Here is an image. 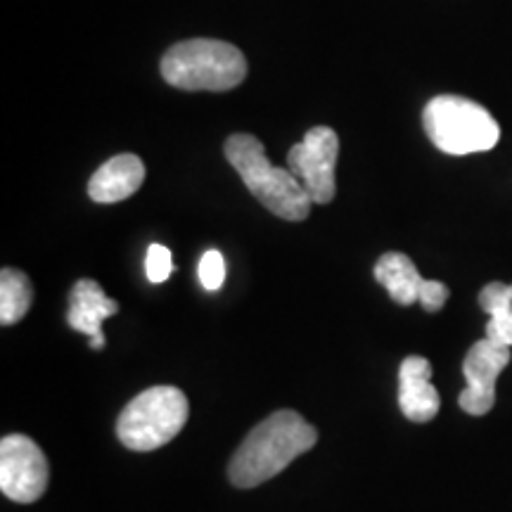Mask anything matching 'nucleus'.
I'll return each mask as SVG.
<instances>
[{
  "label": "nucleus",
  "instance_id": "1",
  "mask_svg": "<svg viewBox=\"0 0 512 512\" xmlns=\"http://www.w3.org/2000/svg\"><path fill=\"white\" fill-rule=\"evenodd\" d=\"M316 441V427H311L299 413L278 411L268 415L247 434L238 453L230 460V482L238 489L264 484L280 475L302 453L311 451Z\"/></svg>",
  "mask_w": 512,
  "mask_h": 512
},
{
  "label": "nucleus",
  "instance_id": "2",
  "mask_svg": "<svg viewBox=\"0 0 512 512\" xmlns=\"http://www.w3.org/2000/svg\"><path fill=\"white\" fill-rule=\"evenodd\" d=\"M226 159L245 181L249 192L271 214L285 221H304L311 214V197L290 169L273 166L266 157V147L256 136L235 133L226 140Z\"/></svg>",
  "mask_w": 512,
  "mask_h": 512
},
{
  "label": "nucleus",
  "instance_id": "3",
  "mask_svg": "<svg viewBox=\"0 0 512 512\" xmlns=\"http://www.w3.org/2000/svg\"><path fill=\"white\" fill-rule=\"evenodd\" d=\"M162 76L181 91L226 93L247 76V60L240 48L216 38H192L176 43L162 57Z\"/></svg>",
  "mask_w": 512,
  "mask_h": 512
},
{
  "label": "nucleus",
  "instance_id": "4",
  "mask_svg": "<svg viewBox=\"0 0 512 512\" xmlns=\"http://www.w3.org/2000/svg\"><path fill=\"white\" fill-rule=\"evenodd\" d=\"M422 124L441 152L456 157L494 150L501 138V126L491 112L460 95H439L427 102Z\"/></svg>",
  "mask_w": 512,
  "mask_h": 512
},
{
  "label": "nucleus",
  "instance_id": "5",
  "mask_svg": "<svg viewBox=\"0 0 512 512\" xmlns=\"http://www.w3.org/2000/svg\"><path fill=\"white\" fill-rule=\"evenodd\" d=\"M188 415L190 403L181 389L150 387L121 411L117 437L131 451H157L181 434Z\"/></svg>",
  "mask_w": 512,
  "mask_h": 512
},
{
  "label": "nucleus",
  "instance_id": "6",
  "mask_svg": "<svg viewBox=\"0 0 512 512\" xmlns=\"http://www.w3.org/2000/svg\"><path fill=\"white\" fill-rule=\"evenodd\" d=\"M337 155L339 138L330 126H316L306 131L302 143L292 145L287 155V169L304 185L313 204H330L335 200Z\"/></svg>",
  "mask_w": 512,
  "mask_h": 512
},
{
  "label": "nucleus",
  "instance_id": "7",
  "mask_svg": "<svg viewBox=\"0 0 512 512\" xmlns=\"http://www.w3.org/2000/svg\"><path fill=\"white\" fill-rule=\"evenodd\" d=\"M48 460L34 439L10 434L0 441V489L15 503H34L46 494Z\"/></svg>",
  "mask_w": 512,
  "mask_h": 512
},
{
  "label": "nucleus",
  "instance_id": "8",
  "mask_svg": "<svg viewBox=\"0 0 512 512\" xmlns=\"http://www.w3.org/2000/svg\"><path fill=\"white\" fill-rule=\"evenodd\" d=\"M510 347H501L491 339L472 344L463 361L467 387L460 394V408L470 415H486L496 403V380L508 368Z\"/></svg>",
  "mask_w": 512,
  "mask_h": 512
},
{
  "label": "nucleus",
  "instance_id": "9",
  "mask_svg": "<svg viewBox=\"0 0 512 512\" xmlns=\"http://www.w3.org/2000/svg\"><path fill=\"white\" fill-rule=\"evenodd\" d=\"M399 406L413 422H430L437 418L441 399L432 384V366L427 358L408 356L399 370Z\"/></svg>",
  "mask_w": 512,
  "mask_h": 512
},
{
  "label": "nucleus",
  "instance_id": "10",
  "mask_svg": "<svg viewBox=\"0 0 512 512\" xmlns=\"http://www.w3.org/2000/svg\"><path fill=\"white\" fill-rule=\"evenodd\" d=\"M119 311V304L105 294V290L91 278H83L74 285L69 294V313L67 323L74 330L91 337V347H105V335H102V320L114 316Z\"/></svg>",
  "mask_w": 512,
  "mask_h": 512
},
{
  "label": "nucleus",
  "instance_id": "11",
  "mask_svg": "<svg viewBox=\"0 0 512 512\" xmlns=\"http://www.w3.org/2000/svg\"><path fill=\"white\" fill-rule=\"evenodd\" d=\"M145 181V164L138 155H117L105 162L88 181V195L98 204H114L138 192Z\"/></svg>",
  "mask_w": 512,
  "mask_h": 512
},
{
  "label": "nucleus",
  "instance_id": "12",
  "mask_svg": "<svg viewBox=\"0 0 512 512\" xmlns=\"http://www.w3.org/2000/svg\"><path fill=\"white\" fill-rule=\"evenodd\" d=\"M375 280L396 304L411 306L420 302V292L425 287V278L418 273L411 256L401 252H387L377 259L375 264Z\"/></svg>",
  "mask_w": 512,
  "mask_h": 512
},
{
  "label": "nucleus",
  "instance_id": "13",
  "mask_svg": "<svg viewBox=\"0 0 512 512\" xmlns=\"http://www.w3.org/2000/svg\"><path fill=\"white\" fill-rule=\"evenodd\" d=\"M479 306L489 313L486 339L512 347V285L489 283L479 292Z\"/></svg>",
  "mask_w": 512,
  "mask_h": 512
},
{
  "label": "nucleus",
  "instance_id": "14",
  "mask_svg": "<svg viewBox=\"0 0 512 512\" xmlns=\"http://www.w3.org/2000/svg\"><path fill=\"white\" fill-rule=\"evenodd\" d=\"M34 302L29 278L17 268H3L0 273V323L15 325L27 316Z\"/></svg>",
  "mask_w": 512,
  "mask_h": 512
},
{
  "label": "nucleus",
  "instance_id": "15",
  "mask_svg": "<svg viewBox=\"0 0 512 512\" xmlns=\"http://www.w3.org/2000/svg\"><path fill=\"white\" fill-rule=\"evenodd\" d=\"M171 271H174V259H171V252L164 245H150L145 256V273L150 283H166L169 280Z\"/></svg>",
  "mask_w": 512,
  "mask_h": 512
},
{
  "label": "nucleus",
  "instance_id": "16",
  "mask_svg": "<svg viewBox=\"0 0 512 512\" xmlns=\"http://www.w3.org/2000/svg\"><path fill=\"white\" fill-rule=\"evenodd\" d=\"M197 273H200L202 285L207 287L209 292L221 290L223 280H226V261H223V254L219 249H209V252H204Z\"/></svg>",
  "mask_w": 512,
  "mask_h": 512
},
{
  "label": "nucleus",
  "instance_id": "17",
  "mask_svg": "<svg viewBox=\"0 0 512 512\" xmlns=\"http://www.w3.org/2000/svg\"><path fill=\"white\" fill-rule=\"evenodd\" d=\"M448 299V287L439 280H425V287L420 292V304L427 313H437L444 309Z\"/></svg>",
  "mask_w": 512,
  "mask_h": 512
}]
</instances>
